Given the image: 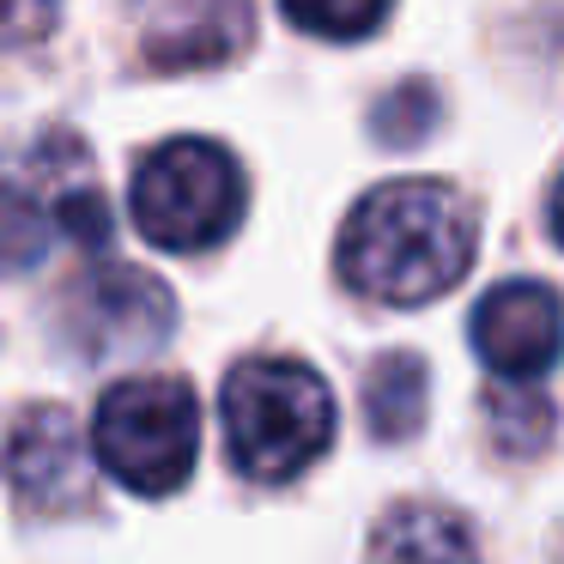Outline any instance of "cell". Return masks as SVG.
<instances>
[{
    "label": "cell",
    "mask_w": 564,
    "mask_h": 564,
    "mask_svg": "<svg viewBox=\"0 0 564 564\" xmlns=\"http://www.w3.org/2000/svg\"><path fill=\"white\" fill-rule=\"evenodd\" d=\"M474 268V213L449 183H382L340 231V273L377 304H431Z\"/></svg>",
    "instance_id": "6da1fadb"
},
{
    "label": "cell",
    "mask_w": 564,
    "mask_h": 564,
    "mask_svg": "<svg viewBox=\"0 0 564 564\" xmlns=\"http://www.w3.org/2000/svg\"><path fill=\"white\" fill-rule=\"evenodd\" d=\"M225 413V449L249 479H280L304 474L322 449L334 443V394L297 358H249L225 377L219 394Z\"/></svg>",
    "instance_id": "7a4b0ae2"
},
{
    "label": "cell",
    "mask_w": 564,
    "mask_h": 564,
    "mask_svg": "<svg viewBox=\"0 0 564 564\" xmlns=\"http://www.w3.org/2000/svg\"><path fill=\"white\" fill-rule=\"evenodd\" d=\"M98 467L140 498H171L200 455V406L183 377H128L98 401Z\"/></svg>",
    "instance_id": "3957f363"
},
{
    "label": "cell",
    "mask_w": 564,
    "mask_h": 564,
    "mask_svg": "<svg viewBox=\"0 0 564 564\" xmlns=\"http://www.w3.org/2000/svg\"><path fill=\"white\" fill-rule=\"evenodd\" d=\"M243 171L213 140H164L134 171V225L147 243L195 256L237 231L243 219Z\"/></svg>",
    "instance_id": "277c9868"
},
{
    "label": "cell",
    "mask_w": 564,
    "mask_h": 564,
    "mask_svg": "<svg viewBox=\"0 0 564 564\" xmlns=\"http://www.w3.org/2000/svg\"><path fill=\"white\" fill-rule=\"evenodd\" d=\"M62 334L79 358H140L171 334V292L140 268H91L62 304Z\"/></svg>",
    "instance_id": "5b68a950"
},
{
    "label": "cell",
    "mask_w": 564,
    "mask_h": 564,
    "mask_svg": "<svg viewBox=\"0 0 564 564\" xmlns=\"http://www.w3.org/2000/svg\"><path fill=\"white\" fill-rule=\"evenodd\" d=\"M474 352L503 382H534L564 358V297L540 280L491 285L474 310Z\"/></svg>",
    "instance_id": "8992f818"
},
{
    "label": "cell",
    "mask_w": 564,
    "mask_h": 564,
    "mask_svg": "<svg viewBox=\"0 0 564 564\" xmlns=\"http://www.w3.org/2000/svg\"><path fill=\"white\" fill-rule=\"evenodd\" d=\"M7 486L31 510H79L91 498V455L67 406H31L7 437Z\"/></svg>",
    "instance_id": "52a82bcc"
},
{
    "label": "cell",
    "mask_w": 564,
    "mask_h": 564,
    "mask_svg": "<svg viewBox=\"0 0 564 564\" xmlns=\"http://www.w3.org/2000/svg\"><path fill=\"white\" fill-rule=\"evenodd\" d=\"M249 37V13L243 0H183L176 13H164L147 37V55L159 67H200V62H225L231 50H243Z\"/></svg>",
    "instance_id": "ba28073f"
},
{
    "label": "cell",
    "mask_w": 564,
    "mask_h": 564,
    "mask_svg": "<svg viewBox=\"0 0 564 564\" xmlns=\"http://www.w3.org/2000/svg\"><path fill=\"white\" fill-rule=\"evenodd\" d=\"M370 564H479V546H474L462 516L413 503V510H394L377 528Z\"/></svg>",
    "instance_id": "9c48e42d"
},
{
    "label": "cell",
    "mask_w": 564,
    "mask_h": 564,
    "mask_svg": "<svg viewBox=\"0 0 564 564\" xmlns=\"http://www.w3.org/2000/svg\"><path fill=\"white\" fill-rule=\"evenodd\" d=\"M425 401H431V382H425V365L413 352H389L377 358L365 382V413H370V431L382 443H401L425 425Z\"/></svg>",
    "instance_id": "30bf717a"
},
{
    "label": "cell",
    "mask_w": 564,
    "mask_h": 564,
    "mask_svg": "<svg viewBox=\"0 0 564 564\" xmlns=\"http://www.w3.org/2000/svg\"><path fill=\"white\" fill-rule=\"evenodd\" d=\"M50 207H43L31 188L0 183V273H25L50 256Z\"/></svg>",
    "instance_id": "8fae6325"
},
{
    "label": "cell",
    "mask_w": 564,
    "mask_h": 564,
    "mask_svg": "<svg viewBox=\"0 0 564 564\" xmlns=\"http://www.w3.org/2000/svg\"><path fill=\"white\" fill-rule=\"evenodd\" d=\"M280 7L297 31H310L322 43H365L394 13V0H280Z\"/></svg>",
    "instance_id": "7c38bea8"
},
{
    "label": "cell",
    "mask_w": 564,
    "mask_h": 564,
    "mask_svg": "<svg viewBox=\"0 0 564 564\" xmlns=\"http://www.w3.org/2000/svg\"><path fill=\"white\" fill-rule=\"evenodd\" d=\"M486 406H491L498 449H510V455L546 449V437H552V401H546V394L522 389V382H503V389L486 394Z\"/></svg>",
    "instance_id": "4fadbf2b"
},
{
    "label": "cell",
    "mask_w": 564,
    "mask_h": 564,
    "mask_svg": "<svg viewBox=\"0 0 564 564\" xmlns=\"http://www.w3.org/2000/svg\"><path fill=\"white\" fill-rule=\"evenodd\" d=\"M370 128H377L382 147H419V140L437 128V91H431L425 79L389 91V98L377 104V116H370Z\"/></svg>",
    "instance_id": "5bb4252c"
},
{
    "label": "cell",
    "mask_w": 564,
    "mask_h": 564,
    "mask_svg": "<svg viewBox=\"0 0 564 564\" xmlns=\"http://www.w3.org/2000/svg\"><path fill=\"white\" fill-rule=\"evenodd\" d=\"M55 19H62V0H0V50H25L50 37Z\"/></svg>",
    "instance_id": "9a60e30c"
},
{
    "label": "cell",
    "mask_w": 564,
    "mask_h": 564,
    "mask_svg": "<svg viewBox=\"0 0 564 564\" xmlns=\"http://www.w3.org/2000/svg\"><path fill=\"white\" fill-rule=\"evenodd\" d=\"M552 225H558V243H564V183H558V195H552Z\"/></svg>",
    "instance_id": "2e32d148"
}]
</instances>
